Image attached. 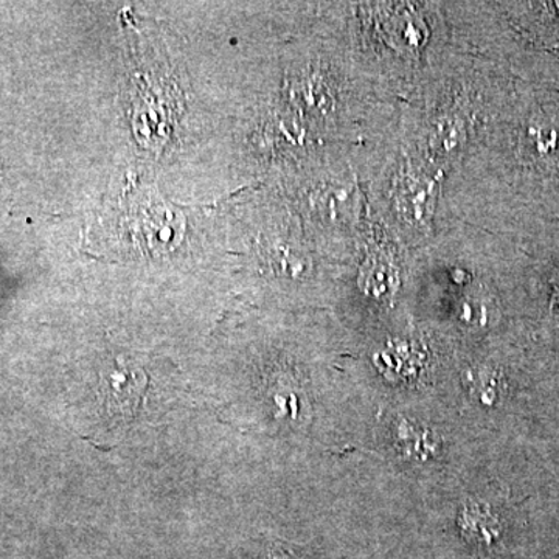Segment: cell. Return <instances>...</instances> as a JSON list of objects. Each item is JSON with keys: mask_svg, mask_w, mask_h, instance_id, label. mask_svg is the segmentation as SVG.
Instances as JSON below:
<instances>
[{"mask_svg": "<svg viewBox=\"0 0 559 559\" xmlns=\"http://www.w3.org/2000/svg\"><path fill=\"white\" fill-rule=\"evenodd\" d=\"M359 286L374 299H388L399 289V267L384 253H373L360 267Z\"/></svg>", "mask_w": 559, "mask_h": 559, "instance_id": "1", "label": "cell"}, {"mask_svg": "<svg viewBox=\"0 0 559 559\" xmlns=\"http://www.w3.org/2000/svg\"><path fill=\"white\" fill-rule=\"evenodd\" d=\"M433 187L426 179L409 178L400 186V193L396 197L401 212L412 221L423 223L428 216L430 204H432Z\"/></svg>", "mask_w": 559, "mask_h": 559, "instance_id": "2", "label": "cell"}, {"mask_svg": "<svg viewBox=\"0 0 559 559\" xmlns=\"http://www.w3.org/2000/svg\"><path fill=\"white\" fill-rule=\"evenodd\" d=\"M463 134L462 127L455 121L443 120L433 131L430 138V146L440 154H448L460 146V135Z\"/></svg>", "mask_w": 559, "mask_h": 559, "instance_id": "3", "label": "cell"}, {"mask_svg": "<svg viewBox=\"0 0 559 559\" xmlns=\"http://www.w3.org/2000/svg\"><path fill=\"white\" fill-rule=\"evenodd\" d=\"M554 305H555V307L559 308V277L557 280V285H555Z\"/></svg>", "mask_w": 559, "mask_h": 559, "instance_id": "4", "label": "cell"}]
</instances>
